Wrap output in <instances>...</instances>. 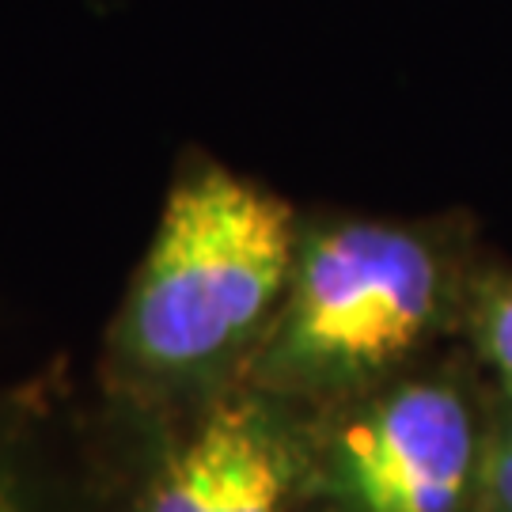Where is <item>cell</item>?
I'll use <instances>...</instances> for the list:
<instances>
[{
    "label": "cell",
    "mask_w": 512,
    "mask_h": 512,
    "mask_svg": "<svg viewBox=\"0 0 512 512\" xmlns=\"http://www.w3.org/2000/svg\"><path fill=\"white\" fill-rule=\"evenodd\" d=\"M308 418L319 512H471L486 437L459 380L406 368Z\"/></svg>",
    "instance_id": "obj_4"
},
{
    "label": "cell",
    "mask_w": 512,
    "mask_h": 512,
    "mask_svg": "<svg viewBox=\"0 0 512 512\" xmlns=\"http://www.w3.org/2000/svg\"><path fill=\"white\" fill-rule=\"evenodd\" d=\"M0 512H99L92 452L12 395H0Z\"/></svg>",
    "instance_id": "obj_5"
},
{
    "label": "cell",
    "mask_w": 512,
    "mask_h": 512,
    "mask_svg": "<svg viewBox=\"0 0 512 512\" xmlns=\"http://www.w3.org/2000/svg\"><path fill=\"white\" fill-rule=\"evenodd\" d=\"M433 232L368 217H300L285 300L247 380L319 410L414 368L452 308Z\"/></svg>",
    "instance_id": "obj_2"
},
{
    "label": "cell",
    "mask_w": 512,
    "mask_h": 512,
    "mask_svg": "<svg viewBox=\"0 0 512 512\" xmlns=\"http://www.w3.org/2000/svg\"><path fill=\"white\" fill-rule=\"evenodd\" d=\"M300 213L281 194L190 156L99 353L107 410L183 406L247 380L293 277Z\"/></svg>",
    "instance_id": "obj_1"
},
{
    "label": "cell",
    "mask_w": 512,
    "mask_h": 512,
    "mask_svg": "<svg viewBox=\"0 0 512 512\" xmlns=\"http://www.w3.org/2000/svg\"><path fill=\"white\" fill-rule=\"evenodd\" d=\"M471 323H475V338L486 361L494 365L501 384L509 387L512 395V285L478 289Z\"/></svg>",
    "instance_id": "obj_6"
},
{
    "label": "cell",
    "mask_w": 512,
    "mask_h": 512,
    "mask_svg": "<svg viewBox=\"0 0 512 512\" xmlns=\"http://www.w3.org/2000/svg\"><path fill=\"white\" fill-rule=\"evenodd\" d=\"M103 414L99 512H319L304 410L251 380L183 406Z\"/></svg>",
    "instance_id": "obj_3"
},
{
    "label": "cell",
    "mask_w": 512,
    "mask_h": 512,
    "mask_svg": "<svg viewBox=\"0 0 512 512\" xmlns=\"http://www.w3.org/2000/svg\"><path fill=\"white\" fill-rule=\"evenodd\" d=\"M482 497L490 512H512V448L486 444V467H482Z\"/></svg>",
    "instance_id": "obj_7"
}]
</instances>
